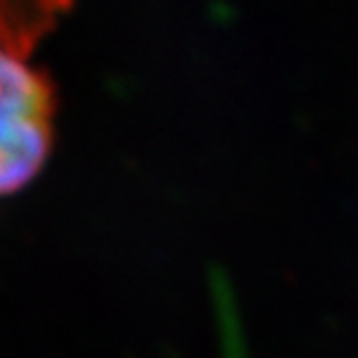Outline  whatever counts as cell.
<instances>
[{"mask_svg": "<svg viewBox=\"0 0 358 358\" xmlns=\"http://www.w3.org/2000/svg\"><path fill=\"white\" fill-rule=\"evenodd\" d=\"M56 136V85L43 69L0 48V196L40 176Z\"/></svg>", "mask_w": 358, "mask_h": 358, "instance_id": "cell-1", "label": "cell"}]
</instances>
